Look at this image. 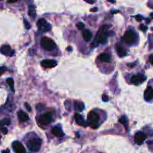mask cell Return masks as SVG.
Instances as JSON below:
<instances>
[{"mask_svg":"<svg viewBox=\"0 0 153 153\" xmlns=\"http://www.w3.org/2000/svg\"><path fill=\"white\" fill-rule=\"evenodd\" d=\"M25 106H26V109H27L28 111H32V108H31L29 105H28V103H26V104H25Z\"/></svg>","mask_w":153,"mask_h":153,"instance_id":"29","label":"cell"},{"mask_svg":"<svg viewBox=\"0 0 153 153\" xmlns=\"http://www.w3.org/2000/svg\"><path fill=\"white\" fill-rule=\"evenodd\" d=\"M91 11H97V8H92V9H91Z\"/></svg>","mask_w":153,"mask_h":153,"instance_id":"34","label":"cell"},{"mask_svg":"<svg viewBox=\"0 0 153 153\" xmlns=\"http://www.w3.org/2000/svg\"><path fill=\"white\" fill-rule=\"evenodd\" d=\"M18 118L20 120V122H26L27 120H29V117H28V115L26 113H25L23 111H18Z\"/></svg>","mask_w":153,"mask_h":153,"instance_id":"16","label":"cell"},{"mask_svg":"<svg viewBox=\"0 0 153 153\" xmlns=\"http://www.w3.org/2000/svg\"><path fill=\"white\" fill-rule=\"evenodd\" d=\"M108 99H108V96H107V95L104 94L102 96V101H103V102H108Z\"/></svg>","mask_w":153,"mask_h":153,"instance_id":"27","label":"cell"},{"mask_svg":"<svg viewBox=\"0 0 153 153\" xmlns=\"http://www.w3.org/2000/svg\"><path fill=\"white\" fill-rule=\"evenodd\" d=\"M123 40L128 44H132V43H134L135 42L136 40L135 32L132 31V30L127 31V32L125 33V34H124Z\"/></svg>","mask_w":153,"mask_h":153,"instance_id":"5","label":"cell"},{"mask_svg":"<svg viewBox=\"0 0 153 153\" xmlns=\"http://www.w3.org/2000/svg\"><path fill=\"white\" fill-rule=\"evenodd\" d=\"M12 147L15 153H26V149L20 142L14 141L12 143Z\"/></svg>","mask_w":153,"mask_h":153,"instance_id":"8","label":"cell"},{"mask_svg":"<svg viewBox=\"0 0 153 153\" xmlns=\"http://www.w3.org/2000/svg\"><path fill=\"white\" fill-rule=\"evenodd\" d=\"M92 33L89 30H85L83 32V38L85 41H90V39L92 38Z\"/></svg>","mask_w":153,"mask_h":153,"instance_id":"19","label":"cell"},{"mask_svg":"<svg viewBox=\"0 0 153 153\" xmlns=\"http://www.w3.org/2000/svg\"><path fill=\"white\" fill-rule=\"evenodd\" d=\"M119 122H120V123L123 124L124 126L126 128H127L128 126V120H127V118L125 116H123L122 117H120V119L119 120Z\"/></svg>","mask_w":153,"mask_h":153,"instance_id":"23","label":"cell"},{"mask_svg":"<svg viewBox=\"0 0 153 153\" xmlns=\"http://www.w3.org/2000/svg\"><path fill=\"white\" fill-rule=\"evenodd\" d=\"M108 26H103V27L99 30L98 32L97 35L96 37V43H101V44H104L107 41V37H108V34H107V29H108Z\"/></svg>","mask_w":153,"mask_h":153,"instance_id":"2","label":"cell"},{"mask_svg":"<svg viewBox=\"0 0 153 153\" xmlns=\"http://www.w3.org/2000/svg\"><path fill=\"white\" fill-rule=\"evenodd\" d=\"M149 61H150V63L153 65V55H150V57H149Z\"/></svg>","mask_w":153,"mask_h":153,"instance_id":"33","label":"cell"},{"mask_svg":"<svg viewBox=\"0 0 153 153\" xmlns=\"http://www.w3.org/2000/svg\"><path fill=\"white\" fill-rule=\"evenodd\" d=\"M150 17H151L153 19V13H152V14H150Z\"/></svg>","mask_w":153,"mask_h":153,"instance_id":"36","label":"cell"},{"mask_svg":"<svg viewBox=\"0 0 153 153\" xmlns=\"http://www.w3.org/2000/svg\"><path fill=\"white\" fill-rule=\"evenodd\" d=\"M5 70V68H4V67H0V76L3 73V72Z\"/></svg>","mask_w":153,"mask_h":153,"instance_id":"32","label":"cell"},{"mask_svg":"<svg viewBox=\"0 0 153 153\" xmlns=\"http://www.w3.org/2000/svg\"><path fill=\"white\" fill-rule=\"evenodd\" d=\"M1 131L4 134H7V132H8V129H7L6 128H1Z\"/></svg>","mask_w":153,"mask_h":153,"instance_id":"31","label":"cell"},{"mask_svg":"<svg viewBox=\"0 0 153 153\" xmlns=\"http://www.w3.org/2000/svg\"><path fill=\"white\" fill-rule=\"evenodd\" d=\"M37 27H38V29H39L40 32H46L50 31V29H51L50 24L48 23L44 19H40V20H38V22H37Z\"/></svg>","mask_w":153,"mask_h":153,"instance_id":"6","label":"cell"},{"mask_svg":"<svg viewBox=\"0 0 153 153\" xmlns=\"http://www.w3.org/2000/svg\"><path fill=\"white\" fill-rule=\"evenodd\" d=\"M28 15L32 18L35 17V16H36L35 7H34V5L29 6V8H28Z\"/></svg>","mask_w":153,"mask_h":153,"instance_id":"21","label":"cell"},{"mask_svg":"<svg viewBox=\"0 0 153 153\" xmlns=\"http://www.w3.org/2000/svg\"><path fill=\"white\" fill-rule=\"evenodd\" d=\"M74 118L76 122V123L78 124V125H79V126H87V123L85 121L84 118H83V117L81 116V114L76 113L74 115Z\"/></svg>","mask_w":153,"mask_h":153,"instance_id":"13","label":"cell"},{"mask_svg":"<svg viewBox=\"0 0 153 153\" xmlns=\"http://www.w3.org/2000/svg\"><path fill=\"white\" fill-rule=\"evenodd\" d=\"M40 45L45 50L51 51L56 47V44L52 39L49 37H43L40 40Z\"/></svg>","mask_w":153,"mask_h":153,"instance_id":"3","label":"cell"},{"mask_svg":"<svg viewBox=\"0 0 153 153\" xmlns=\"http://www.w3.org/2000/svg\"><path fill=\"white\" fill-rule=\"evenodd\" d=\"M0 139H1V136H0Z\"/></svg>","mask_w":153,"mask_h":153,"instance_id":"37","label":"cell"},{"mask_svg":"<svg viewBox=\"0 0 153 153\" xmlns=\"http://www.w3.org/2000/svg\"><path fill=\"white\" fill-rule=\"evenodd\" d=\"M11 123L10 119L8 118H5V119H3L2 121H0V126H8Z\"/></svg>","mask_w":153,"mask_h":153,"instance_id":"24","label":"cell"},{"mask_svg":"<svg viewBox=\"0 0 153 153\" xmlns=\"http://www.w3.org/2000/svg\"><path fill=\"white\" fill-rule=\"evenodd\" d=\"M144 99L146 101H150L153 99V89L152 87H148L144 92Z\"/></svg>","mask_w":153,"mask_h":153,"instance_id":"14","label":"cell"},{"mask_svg":"<svg viewBox=\"0 0 153 153\" xmlns=\"http://www.w3.org/2000/svg\"><path fill=\"white\" fill-rule=\"evenodd\" d=\"M99 59L102 62H110L111 59V55L108 54V53H102V54H101L99 56Z\"/></svg>","mask_w":153,"mask_h":153,"instance_id":"17","label":"cell"},{"mask_svg":"<svg viewBox=\"0 0 153 153\" xmlns=\"http://www.w3.org/2000/svg\"><path fill=\"white\" fill-rule=\"evenodd\" d=\"M52 120V114L51 112L46 113L40 117V123L42 125H48L51 123Z\"/></svg>","mask_w":153,"mask_h":153,"instance_id":"7","label":"cell"},{"mask_svg":"<svg viewBox=\"0 0 153 153\" xmlns=\"http://www.w3.org/2000/svg\"><path fill=\"white\" fill-rule=\"evenodd\" d=\"M77 28L79 30H82L85 28V24L83 23H79L77 24Z\"/></svg>","mask_w":153,"mask_h":153,"instance_id":"25","label":"cell"},{"mask_svg":"<svg viewBox=\"0 0 153 153\" xmlns=\"http://www.w3.org/2000/svg\"><path fill=\"white\" fill-rule=\"evenodd\" d=\"M41 140L40 138H34L28 142L27 146L30 151L37 152L41 147Z\"/></svg>","mask_w":153,"mask_h":153,"instance_id":"4","label":"cell"},{"mask_svg":"<svg viewBox=\"0 0 153 153\" xmlns=\"http://www.w3.org/2000/svg\"><path fill=\"white\" fill-rule=\"evenodd\" d=\"M0 52L3 55H7V56H11V55H13L14 52L12 50L10 46L4 45L0 48Z\"/></svg>","mask_w":153,"mask_h":153,"instance_id":"11","label":"cell"},{"mask_svg":"<svg viewBox=\"0 0 153 153\" xmlns=\"http://www.w3.org/2000/svg\"><path fill=\"white\" fill-rule=\"evenodd\" d=\"M6 81H7V83H8V86L10 87L11 90L14 92V79H12V78H8L7 80H6Z\"/></svg>","mask_w":153,"mask_h":153,"instance_id":"22","label":"cell"},{"mask_svg":"<svg viewBox=\"0 0 153 153\" xmlns=\"http://www.w3.org/2000/svg\"><path fill=\"white\" fill-rule=\"evenodd\" d=\"M41 65L46 68H52L57 65V61L55 60H50V59L43 60L41 61Z\"/></svg>","mask_w":153,"mask_h":153,"instance_id":"12","label":"cell"},{"mask_svg":"<svg viewBox=\"0 0 153 153\" xmlns=\"http://www.w3.org/2000/svg\"><path fill=\"white\" fill-rule=\"evenodd\" d=\"M116 50L120 57H124V56H126V54H127V52H126V49H124V48L120 45L116 46Z\"/></svg>","mask_w":153,"mask_h":153,"instance_id":"18","label":"cell"},{"mask_svg":"<svg viewBox=\"0 0 153 153\" xmlns=\"http://www.w3.org/2000/svg\"><path fill=\"white\" fill-rule=\"evenodd\" d=\"M17 1H8V3H14V2H16Z\"/></svg>","mask_w":153,"mask_h":153,"instance_id":"35","label":"cell"},{"mask_svg":"<svg viewBox=\"0 0 153 153\" xmlns=\"http://www.w3.org/2000/svg\"><path fill=\"white\" fill-rule=\"evenodd\" d=\"M146 79V78L145 76L139 74L136 75V76H133L132 77V79H131V81L133 83L134 85H137L143 83V81H145Z\"/></svg>","mask_w":153,"mask_h":153,"instance_id":"9","label":"cell"},{"mask_svg":"<svg viewBox=\"0 0 153 153\" xmlns=\"http://www.w3.org/2000/svg\"><path fill=\"white\" fill-rule=\"evenodd\" d=\"M136 20H137V21H141V20H143V17L140 16V15H137V16L136 17Z\"/></svg>","mask_w":153,"mask_h":153,"instance_id":"30","label":"cell"},{"mask_svg":"<svg viewBox=\"0 0 153 153\" xmlns=\"http://www.w3.org/2000/svg\"><path fill=\"white\" fill-rule=\"evenodd\" d=\"M146 139V135L142 132H137L134 135V141L138 145H141Z\"/></svg>","mask_w":153,"mask_h":153,"instance_id":"10","label":"cell"},{"mask_svg":"<svg viewBox=\"0 0 153 153\" xmlns=\"http://www.w3.org/2000/svg\"><path fill=\"white\" fill-rule=\"evenodd\" d=\"M140 29L142 30L143 32H146V31L147 30V27L144 26V25H140Z\"/></svg>","mask_w":153,"mask_h":153,"instance_id":"26","label":"cell"},{"mask_svg":"<svg viewBox=\"0 0 153 153\" xmlns=\"http://www.w3.org/2000/svg\"><path fill=\"white\" fill-rule=\"evenodd\" d=\"M84 107H85V105H84L83 102H76V103H75V108H76V110L78 111H83Z\"/></svg>","mask_w":153,"mask_h":153,"instance_id":"20","label":"cell"},{"mask_svg":"<svg viewBox=\"0 0 153 153\" xmlns=\"http://www.w3.org/2000/svg\"><path fill=\"white\" fill-rule=\"evenodd\" d=\"M52 133L54 134L56 137H63L64 136V132L62 131L61 128L59 127V126H55V127H53L52 128Z\"/></svg>","mask_w":153,"mask_h":153,"instance_id":"15","label":"cell"},{"mask_svg":"<svg viewBox=\"0 0 153 153\" xmlns=\"http://www.w3.org/2000/svg\"><path fill=\"white\" fill-rule=\"evenodd\" d=\"M88 123L93 128H98L99 124V116L97 113L94 111H90L87 116Z\"/></svg>","mask_w":153,"mask_h":153,"instance_id":"1","label":"cell"},{"mask_svg":"<svg viewBox=\"0 0 153 153\" xmlns=\"http://www.w3.org/2000/svg\"><path fill=\"white\" fill-rule=\"evenodd\" d=\"M24 23H25V26H26V28H27V29H28V28H31V26L29 25V23H28L26 20H24Z\"/></svg>","mask_w":153,"mask_h":153,"instance_id":"28","label":"cell"}]
</instances>
